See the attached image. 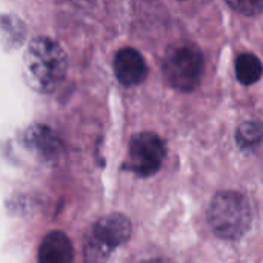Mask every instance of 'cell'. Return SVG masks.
Listing matches in <instances>:
<instances>
[{
	"mask_svg": "<svg viewBox=\"0 0 263 263\" xmlns=\"http://www.w3.org/2000/svg\"><path fill=\"white\" fill-rule=\"evenodd\" d=\"M68 59L63 48L49 37L34 39L23 57L28 83L40 92H52L65 79Z\"/></svg>",
	"mask_w": 263,
	"mask_h": 263,
	"instance_id": "obj_1",
	"label": "cell"
},
{
	"mask_svg": "<svg viewBox=\"0 0 263 263\" xmlns=\"http://www.w3.org/2000/svg\"><path fill=\"white\" fill-rule=\"evenodd\" d=\"M251 206L248 200L236 191L219 193L210 206L208 220L214 233L222 239L236 240L242 237L251 225Z\"/></svg>",
	"mask_w": 263,
	"mask_h": 263,
	"instance_id": "obj_2",
	"label": "cell"
},
{
	"mask_svg": "<svg viewBox=\"0 0 263 263\" xmlns=\"http://www.w3.org/2000/svg\"><path fill=\"white\" fill-rule=\"evenodd\" d=\"M166 82L177 91L190 92L199 85L203 72V54L191 43L171 46L162 62Z\"/></svg>",
	"mask_w": 263,
	"mask_h": 263,
	"instance_id": "obj_3",
	"label": "cell"
},
{
	"mask_svg": "<svg viewBox=\"0 0 263 263\" xmlns=\"http://www.w3.org/2000/svg\"><path fill=\"white\" fill-rule=\"evenodd\" d=\"M131 237V223L123 214H109L102 217L92 228V234L85 247L88 260H105L108 254L128 242Z\"/></svg>",
	"mask_w": 263,
	"mask_h": 263,
	"instance_id": "obj_4",
	"label": "cell"
},
{
	"mask_svg": "<svg viewBox=\"0 0 263 263\" xmlns=\"http://www.w3.org/2000/svg\"><path fill=\"white\" fill-rule=\"evenodd\" d=\"M166 156L165 142L154 133H139L131 139L125 168L140 177L156 174Z\"/></svg>",
	"mask_w": 263,
	"mask_h": 263,
	"instance_id": "obj_5",
	"label": "cell"
},
{
	"mask_svg": "<svg viewBox=\"0 0 263 263\" xmlns=\"http://www.w3.org/2000/svg\"><path fill=\"white\" fill-rule=\"evenodd\" d=\"M114 74L125 86H134L146 79L148 66L143 55L134 48H122L114 57Z\"/></svg>",
	"mask_w": 263,
	"mask_h": 263,
	"instance_id": "obj_6",
	"label": "cell"
},
{
	"mask_svg": "<svg viewBox=\"0 0 263 263\" xmlns=\"http://www.w3.org/2000/svg\"><path fill=\"white\" fill-rule=\"evenodd\" d=\"M40 263H69L74 259L72 243L62 231H52L45 236L39 247Z\"/></svg>",
	"mask_w": 263,
	"mask_h": 263,
	"instance_id": "obj_7",
	"label": "cell"
},
{
	"mask_svg": "<svg viewBox=\"0 0 263 263\" xmlns=\"http://www.w3.org/2000/svg\"><path fill=\"white\" fill-rule=\"evenodd\" d=\"M25 143L46 160L57 157L62 151V142L59 136L45 125L29 126L25 133Z\"/></svg>",
	"mask_w": 263,
	"mask_h": 263,
	"instance_id": "obj_8",
	"label": "cell"
},
{
	"mask_svg": "<svg viewBox=\"0 0 263 263\" xmlns=\"http://www.w3.org/2000/svg\"><path fill=\"white\" fill-rule=\"evenodd\" d=\"M263 74L262 62L254 54H240L236 60V77L242 85H253Z\"/></svg>",
	"mask_w": 263,
	"mask_h": 263,
	"instance_id": "obj_9",
	"label": "cell"
},
{
	"mask_svg": "<svg viewBox=\"0 0 263 263\" xmlns=\"http://www.w3.org/2000/svg\"><path fill=\"white\" fill-rule=\"evenodd\" d=\"M237 145L243 149H251L259 146L263 142V125L259 122H245L239 126Z\"/></svg>",
	"mask_w": 263,
	"mask_h": 263,
	"instance_id": "obj_10",
	"label": "cell"
},
{
	"mask_svg": "<svg viewBox=\"0 0 263 263\" xmlns=\"http://www.w3.org/2000/svg\"><path fill=\"white\" fill-rule=\"evenodd\" d=\"M231 9L242 15H259L263 12V0H227Z\"/></svg>",
	"mask_w": 263,
	"mask_h": 263,
	"instance_id": "obj_11",
	"label": "cell"
}]
</instances>
